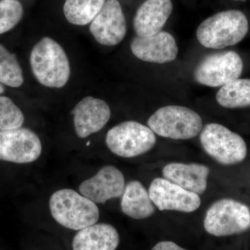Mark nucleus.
I'll return each mask as SVG.
<instances>
[{
    "instance_id": "nucleus-1",
    "label": "nucleus",
    "mask_w": 250,
    "mask_h": 250,
    "mask_svg": "<svg viewBox=\"0 0 250 250\" xmlns=\"http://www.w3.org/2000/svg\"><path fill=\"white\" fill-rule=\"evenodd\" d=\"M30 64L38 82L48 88H62L70 79V65L67 54L51 38H42L33 47Z\"/></svg>"
},
{
    "instance_id": "nucleus-2",
    "label": "nucleus",
    "mask_w": 250,
    "mask_h": 250,
    "mask_svg": "<svg viewBox=\"0 0 250 250\" xmlns=\"http://www.w3.org/2000/svg\"><path fill=\"white\" fill-rule=\"evenodd\" d=\"M249 31L246 15L239 10L222 11L206 19L197 29V38L204 47L223 49L241 42Z\"/></svg>"
},
{
    "instance_id": "nucleus-3",
    "label": "nucleus",
    "mask_w": 250,
    "mask_h": 250,
    "mask_svg": "<svg viewBox=\"0 0 250 250\" xmlns=\"http://www.w3.org/2000/svg\"><path fill=\"white\" fill-rule=\"evenodd\" d=\"M49 209L56 221L72 230H80L98 221L96 204L70 188L57 190L49 199Z\"/></svg>"
},
{
    "instance_id": "nucleus-4",
    "label": "nucleus",
    "mask_w": 250,
    "mask_h": 250,
    "mask_svg": "<svg viewBox=\"0 0 250 250\" xmlns=\"http://www.w3.org/2000/svg\"><path fill=\"white\" fill-rule=\"evenodd\" d=\"M147 125L159 136L174 140H188L201 132L203 123L200 115L185 106H164L149 117Z\"/></svg>"
},
{
    "instance_id": "nucleus-5",
    "label": "nucleus",
    "mask_w": 250,
    "mask_h": 250,
    "mask_svg": "<svg viewBox=\"0 0 250 250\" xmlns=\"http://www.w3.org/2000/svg\"><path fill=\"white\" fill-rule=\"evenodd\" d=\"M204 150L219 164L235 165L247 156V146L240 135L217 123L206 125L200 132Z\"/></svg>"
},
{
    "instance_id": "nucleus-6",
    "label": "nucleus",
    "mask_w": 250,
    "mask_h": 250,
    "mask_svg": "<svg viewBox=\"0 0 250 250\" xmlns=\"http://www.w3.org/2000/svg\"><path fill=\"white\" fill-rule=\"evenodd\" d=\"M204 226L207 232L217 237L244 232L250 228V209L231 199L218 200L207 210Z\"/></svg>"
},
{
    "instance_id": "nucleus-7",
    "label": "nucleus",
    "mask_w": 250,
    "mask_h": 250,
    "mask_svg": "<svg viewBox=\"0 0 250 250\" xmlns=\"http://www.w3.org/2000/svg\"><path fill=\"white\" fill-rule=\"evenodd\" d=\"M156 139L149 127L136 121H125L108 131L106 143L113 154L133 158L146 154L154 147Z\"/></svg>"
},
{
    "instance_id": "nucleus-8",
    "label": "nucleus",
    "mask_w": 250,
    "mask_h": 250,
    "mask_svg": "<svg viewBox=\"0 0 250 250\" xmlns=\"http://www.w3.org/2000/svg\"><path fill=\"white\" fill-rule=\"evenodd\" d=\"M243 62L239 54L233 51L207 56L198 64L194 77L197 83L209 87H219L241 76Z\"/></svg>"
},
{
    "instance_id": "nucleus-9",
    "label": "nucleus",
    "mask_w": 250,
    "mask_h": 250,
    "mask_svg": "<svg viewBox=\"0 0 250 250\" xmlns=\"http://www.w3.org/2000/svg\"><path fill=\"white\" fill-rule=\"evenodd\" d=\"M42 144L34 131L25 128L0 130V160L15 164H29L37 160Z\"/></svg>"
},
{
    "instance_id": "nucleus-10",
    "label": "nucleus",
    "mask_w": 250,
    "mask_h": 250,
    "mask_svg": "<svg viewBox=\"0 0 250 250\" xmlns=\"http://www.w3.org/2000/svg\"><path fill=\"white\" fill-rule=\"evenodd\" d=\"M148 191L153 204L160 210L192 213L201 205L199 195L185 190L166 179H154Z\"/></svg>"
},
{
    "instance_id": "nucleus-11",
    "label": "nucleus",
    "mask_w": 250,
    "mask_h": 250,
    "mask_svg": "<svg viewBox=\"0 0 250 250\" xmlns=\"http://www.w3.org/2000/svg\"><path fill=\"white\" fill-rule=\"evenodd\" d=\"M90 31L103 45L121 43L126 34V19L118 0H106L103 9L91 22Z\"/></svg>"
},
{
    "instance_id": "nucleus-12",
    "label": "nucleus",
    "mask_w": 250,
    "mask_h": 250,
    "mask_svg": "<svg viewBox=\"0 0 250 250\" xmlns=\"http://www.w3.org/2000/svg\"><path fill=\"white\" fill-rule=\"evenodd\" d=\"M125 187L123 172L113 166L102 167L93 177L82 182L80 194L95 204H104L108 200L122 196Z\"/></svg>"
},
{
    "instance_id": "nucleus-13",
    "label": "nucleus",
    "mask_w": 250,
    "mask_h": 250,
    "mask_svg": "<svg viewBox=\"0 0 250 250\" xmlns=\"http://www.w3.org/2000/svg\"><path fill=\"white\" fill-rule=\"evenodd\" d=\"M130 47L136 58L154 63L173 62L178 54L175 39L166 31H159L148 37L136 36L131 41Z\"/></svg>"
},
{
    "instance_id": "nucleus-14",
    "label": "nucleus",
    "mask_w": 250,
    "mask_h": 250,
    "mask_svg": "<svg viewBox=\"0 0 250 250\" xmlns=\"http://www.w3.org/2000/svg\"><path fill=\"white\" fill-rule=\"evenodd\" d=\"M74 126L79 137L84 139L103 129L111 118V109L101 99L86 97L72 111Z\"/></svg>"
},
{
    "instance_id": "nucleus-15",
    "label": "nucleus",
    "mask_w": 250,
    "mask_h": 250,
    "mask_svg": "<svg viewBox=\"0 0 250 250\" xmlns=\"http://www.w3.org/2000/svg\"><path fill=\"white\" fill-rule=\"evenodd\" d=\"M172 9L171 0H146L138 9L134 18L133 24L137 36L148 37L161 31Z\"/></svg>"
},
{
    "instance_id": "nucleus-16",
    "label": "nucleus",
    "mask_w": 250,
    "mask_h": 250,
    "mask_svg": "<svg viewBox=\"0 0 250 250\" xmlns=\"http://www.w3.org/2000/svg\"><path fill=\"white\" fill-rule=\"evenodd\" d=\"M210 169L200 164L171 163L163 169L165 179L188 191L202 195L207 188Z\"/></svg>"
},
{
    "instance_id": "nucleus-17",
    "label": "nucleus",
    "mask_w": 250,
    "mask_h": 250,
    "mask_svg": "<svg viewBox=\"0 0 250 250\" xmlns=\"http://www.w3.org/2000/svg\"><path fill=\"white\" fill-rule=\"evenodd\" d=\"M120 236L109 224H94L80 230L72 241L73 250H116Z\"/></svg>"
},
{
    "instance_id": "nucleus-18",
    "label": "nucleus",
    "mask_w": 250,
    "mask_h": 250,
    "mask_svg": "<svg viewBox=\"0 0 250 250\" xmlns=\"http://www.w3.org/2000/svg\"><path fill=\"white\" fill-rule=\"evenodd\" d=\"M121 207L124 214L136 220L149 218L155 211L149 191L139 181H131L125 185Z\"/></svg>"
},
{
    "instance_id": "nucleus-19",
    "label": "nucleus",
    "mask_w": 250,
    "mask_h": 250,
    "mask_svg": "<svg viewBox=\"0 0 250 250\" xmlns=\"http://www.w3.org/2000/svg\"><path fill=\"white\" fill-rule=\"evenodd\" d=\"M219 104L227 108L250 106V79H236L223 85L216 94Z\"/></svg>"
},
{
    "instance_id": "nucleus-20",
    "label": "nucleus",
    "mask_w": 250,
    "mask_h": 250,
    "mask_svg": "<svg viewBox=\"0 0 250 250\" xmlns=\"http://www.w3.org/2000/svg\"><path fill=\"white\" fill-rule=\"evenodd\" d=\"M106 0H65L64 16L74 25H86L103 9Z\"/></svg>"
},
{
    "instance_id": "nucleus-21",
    "label": "nucleus",
    "mask_w": 250,
    "mask_h": 250,
    "mask_svg": "<svg viewBox=\"0 0 250 250\" xmlns=\"http://www.w3.org/2000/svg\"><path fill=\"white\" fill-rule=\"evenodd\" d=\"M24 82L22 70L16 54L0 44V83L17 88Z\"/></svg>"
},
{
    "instance_id": "nucleus-22",
    "label": "nucleus",
    "mask_w": 250,
    "mask_h": 250,
    "mask_svg": "<svg viewBox=\"0 0 250 250\" xmlns=\"http://www.w3.org/2000/svg\"><path fill=\"white\" fill-rule=\"evenodd\" d=\"M24 121L23 113L11 99L0 96V130L18 129Z\"/></svg>"
},
{
    "instance_id": "nucleus-23",
    "label": "nucleus",
    "mask_w": 250,
    "mask_h": 250,
    "mask_svg": "<svg viewBox=\"0 0 250 250\" xmlns=\"http://www.w3.org/2000/svg\"><path fill=\"white\" fill-rule=\"evenodd\" d=\"M23 7L18 0H1L0 1V34L16 27L22 19Z\"/></svg>"
},
{
    "instance_id": "nucleus-24",
    "label": "nucleus",
    "mask_w": 250,
    "mask_h": 250,
    "mask_svg": "<svg viewBox=\"0 0 250 250\" xmlns=\"http://www.w3.org/2000/svg\"><path fill=\"white\" fill-rule=\"evenodd\" d=\"M151 250H187L172 241H161Z\"/></svg>"
},
{
    "instance_id": "nucleus-25",
    "label": "nucleus",
    "mask_w": 250,
    "mask_h": 250,
    "mask_svg": "<svg viewBox=\"0 0 250 250\" xmlns=\"http://www.w3.org/2000/svg\"><path fill=\"white\" fill-rule=\"evenodd\" d=\"M4 85L1 84V83H0V94L3 93L4 92Z\"/></svg>"
},
{
    "instance_id": "nucleus-26",
    "label": "nucleus",
    "mask_w": 250,
    "mask_h": 250,
    "mask_svg": "<svg viewBox=\"0 0 250 250\" xmlns=\"http://www.w3.org/2000/svg\"><path fill=\"white\" fill-rule=\"evenodd\" d=\"M233 1H243V2H246L247 0H233Z\"/></svg>"
}]
</instances>
